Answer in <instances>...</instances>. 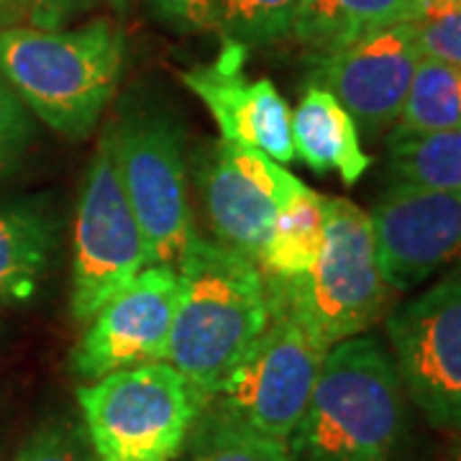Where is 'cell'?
I'll list each match as a JSON object with an SVG mask.
<instances>
[{
  "label": "cell",
  "mask_w": 461,
  "mask_h": 461,
  "mask_svg": "<svg viewBox=\"0 0 461 461\" xmlns=\"http://www.w3.org/2000/svg\"><path fill=\"white\" fill-rule=\"evenodd\" d=\"M405 438V390L390 351L362 333L330 346L287 438L293 461H397Z\"/></svg>",
  "instance_id": "1"
},
{
  "label": "cell",
  "mask_w": 461,
  "mask_h": 461,
  "mask_svg": "<svg viewBox=\"0 0 461 461\" xmlns=\"http://www.w3.org/2000/svg\"><path fill=\"white\" fill-rule=\"evenodd\" d=\"M180 303L167 346V364L208 397L247 357L269 321L262 269L218 241L195 239L177 264Z\"/></svg>",
  "instance_id": "2"
},
{
  "label": "cell",
  "mask_w": 461,
  "mask_h": 461,
  "mask_svg": "<svg viewBox=\"0 0 461 461\" xmlns=\"http://www.w3.org/2000/svg\"><path fill=\"white\" fill-rule=\"evenodd\" d=\"M123 33L108 18L77 29L0 32V75L23 105L72 141L87 139L118 90Z\"/></svg>",
  "instance_id": "3"
},
{
  "label": "cell",
  "mask_w": 461,
  "mask_h": 461,
  "mask_svg": "<svg viewBox=\"0 0 461 461\" xmlns=\"http://www.w3.org/2000/svg\"><path fill=\"white\" fill-rule=\"evenodd\" d=\"M95 461H175L203 397L167 362L141 364L77 387Z\"/></svg>",
  "instance_id": "4"
},
{
  "label": "cell",
  "mask_w": 461,
  "mask_h": 461,
  "mask_svg": "<svg viewBox=\"0 0 461 461\" xmlns=\"http://www.w3.org/2000/svg\"><path fill=\"white\" fill-rule=\"evenodd\" d=\"M267 295L269 321L262 336L205 405L236 423L287 441L308 408L329 346L300 321L280 285L267 282Z\"/></svg>",
  "instance_id": "5"
},
{
  "label": "cell",
  "mask_w": 461,
  "mask_h": 461,
  "mask_svg": "<svg viewBox=\"0 0 461 461\" xmlns=\"http://www.w3.org/2000/svg\"><path fill=\"white\" fill-rule=\"evenodd\" d=\"M267 282L280 285L300 321L329 348L372 329L395 295L379 267L369 213L344 198H326V241L311 275Z\"/></svg>",
  "instance_id": "6"
},
{
  "label": "cell",
  "mask_w": 461,
  "mask_h": 461,
  "mask_svg": "<svg viewBox=\"0 0 461 461\" xmlns=\"http://www.w3.org/2000/svg\"><path fill=\"white\" fill-rule=\"evenodd\" d=\"M118 177L154 264L177 267L198 239L180 129L159 113H123L108 129Z\"/></svg>",
  "instance_id": "7"
},
{
  "label": "cell",
  "mask_w": 461,
  "mask_h": 461,
  "mask_svg": "<svg viewBox=\"0 0 461 461\" xmlns=\"http://www.w3.org/2000/svg\"><path fill=\"white\" fill-rule=\"evenodd\" d=\"M151 262L147 239L133 215L118 177L113 144L108 131L85 172L72 244V297L69 308L85 323L121 287Z\"/></svg>",
  "instance_id": "8"
},
{
  "label": "cell",
  "mask_w": 461,
  "mask_h": 461,
  "mask_svg": "<svg viewBox=\"0 0 461 461\" xmlns=\"http://www.w3.org/2000/svg\"><path fill=\"white\" fill-rule=\"evenodd\" d=\"M387 333L405 395L430 426L461 430V272L393 311Z\"/></svg>",
  "instance_id": "9"
},
{
  "label": "cell",
  "mask_w": 461,
  "mask_h": 461,
  "mask_svg": "<svg viewBox=\"0 0 461 461\" xmlns=\"http://www.w3.org/2000/svg\"><path fill=\"white\" fill-rule=\"evenodd\" d=\"M177 303V267L149 264L85 321L72 351V372L83 382H95L121 369L165 362Z\"/></svg>",
  "instance_id": "10"
},
{
  "label": "cell",
  "mask_w": 461,
  "mask_h": 461,
  "mask_svg": "<svg viewBox=\"0 0 461 461\" xmlns=\"http://www.w3.org/2000/svg\"><path fill=\"white\" fill-rule=\"evenodd\" d=\"M369 221L382 275L395 293L461 267V193L397 182Z\"/></svg>",
  "instance_id": "11"
},
{
  "label": "cell",
  "mask_w": 461,
  "mask_h": 461,
  "mask_svg": "<svg viewBox=\"0 0 461 461\" xmlns=\"http://www.w3.org/2000/svg\"><path fill=\"white\" fill-rule=\"evenodd\" d=\"M420 57L411 21H405L315 57V83L336 95L357 126L377 133L397 121Z\"/></svg>",
  "instance_id": "12"
},
{
  "label": "cell",
  "mask_w": 461,
  "mask_h": 461,
  "mask_svg": "<svg viewBox=\"0 0 461 461\" xmlns=\"http://www.w3.org/2000/svg\"><path fill=\"white\" fill-rule=\"evenodd\" d=\"M241 44L226 39V50L211 65L193 67L180 75L182 85L213 115L226 141L259 149L280 165L295 162L293 108L269 80H247Z\"/></svg>",
  "instance_id": "13"
},
{
  "label": "cell",
  "mask_w": 461,
  "mask_h": 461,
  "mask_svg": "<svg viewBox=\"0 0 461 461\" xmlns=\"http://www.w3.org/2000/svg\"><path fill=\"white\" fill-rule=\"evenodd\" d=\"M198 185L215 241L259 264L280 203L241 169L223 139L203 151Z\"/></svg>",
  "instance_id": "14"
},
{
  "label": "cell",
  "mask_w": 461,
  "mask_h": 461,
  "mask_svg": "<svg viewBox=\"0 0 461 461\" xmlns=\"http://www.w3.org/2000/svg\"><path fill=\"white\" fill-rule=\"evenodd\" d=\"M295 157L313 172H339L346 185H357L372 159L362 149L359 126L323 85H308L293 111Z\"/></svg>",
  "instance_id": "15"
},
{
  "label": "cell",
  "mask_w": 461,
  "mask_h": 461,
  "mask_svg": "<svg viewBox=\"0 0 461 461\" xmlns=\"http://www.w3.org/2000/svg\"><path fill=\"white\" fill-rule=\"evenodd\" d=\"M57 244L54 221L33 203H0V303L32 300Z\"/></svg>",
  "instance_id": "16"
},
{
  "label": "cell",
  "mask_w": 461,
  "mask_h": 461,
  "mask_svg": "<svg viewBox=\"0 0 461 461\" xmlns=\"http://www.w3.org/2000/svg\"><path fill=\"white\" fill-rule=\"evenodd\" d=\"M420 5L423 0H303L293 33L315 57H326L364 33L412 21Z\"/></svg>",
  "instance_id": "17"
},
{
  "label": "cell",
  "mask_w": 461,
  "mask_h": 461,
  "mask_svg": "<svg viewBox=\"0 0 461 461\" xmlns=\"http://www.w3.org/2000/svg\"><path fill=\"white\" fill-rule=\"evenodd\" d=\"M326 241V198L303 187L287 200L264 244V280L295 282L311 275Z\"/></svg>",
  "instance_id": "18"
},
{
  "label": "cell",
  "mask_w": 461,
  "mask_h": 461,
  "mask_svg": "<svg viewBox=\"0 0 461 461\" xmlns=\"http://www.w3.org/2000/svg\"><path fill=\"white\" fill-rule=\"evenodd\" d=\"M461 129V67L420 57L393 133Z\"/></svg>",
  "instance_id": "19"
},
{
  "label": "cell",
  "mask_w": 461,
  "mask_h": 461,
  "mask_svg": "<svg viewBox=\"0 0 461 461\" xmlns=\"http://www.w3.org/2000/svg\"><path fill=\"white\" fill-rule=\"evenodd\" d=\"M390 172L397 182L461 193V129L436 133H393Z\"/></svg>",
  "instance_id": "20"
},
{
  "label": "cell",
  "mask_w": 461,
  "mask_h": 461,
  "mask_svg": "<svg viewBox=\"0 0 461 461\" xmlns=\"http://www.w3.org/2000/svg\"><path fill=\"white\" fill-rule=\"evenodd\" d=\"M180 461H293L287 441L236 423L203 405L182 446Z\"/></svg>",
  "instance_id": "21"
},
{
  "label": "cell",
  "mask_w": 461,
  "mask_h": 461,
  "mask_svg": "<svg viewBox=\"0 0 461 461\" xmlns=\"http://www.w3.org/2000/svg\"><path fill=\"white\" fill-rule=\"evenodd\" d=\"M303 0H215V32L251 47L272 44L295 32Z\"/></svg>",
  "instance_id": "22"
},
{
  "label": "cell",
  "mask_w": 461,
  "mask_h": 461,
  "mask_svg": "<svg viewBox=\"0 0 461 461\" xmlns=\"http://www.w3.org/2000/svg\"><path fill=\"white\" fill-rule=\"evenodd\" d=\"M11 461H95L83 418L54 415L23 438Z\"/></svg>",
  "instance_id": "23"
},
{
  "label": "cell",
  "mask_w": 461,
  "mask_h": 461,
  "mask_svg": "<svg viewBox=\"0 0 461 461\" xmlns=\"http://www.w3.org/2000/svg\"><path fill=\"white\" fill-rule=\"evenodd\" d=\"M411 26L423 57L461 67V0H423Z\"/></svg>",
  "instance_id": "24"
},
{
  "label": "cell",
  "mask_w": 461,
  "mask_h": 461,
  "mask_svg": "<svg viewBox=\"0 0 461 461\" xmlns=\"http://www.w3.org/2000/svg\"><path fill=\"white\" fill-rule=\"evenodd\" d=\"M32 136L33 123L29 108L0 75V180L21 165Z\"/></svg>",
  "instance_id": "25"
},
{
  "label": "cell",
  "mask_w": 461,
  "mask_h": 461,
  "mask_svg": "<svg viewBox=\"0 0 461 461\" xmlns=\"http://www.w3.org/2000/svg\"><path fill=\"white\" fill-rule=\"evenodd\" d=\"M21 18V26L62 29L69 21L90 11L95 0H8Z\"/></svg>",
  "instance_id": "26"
},
{
  "label": "cell",
  "mask_w": 461,
  "mask_h": 461,
  "mask_svg": "<svg viewBox=\"0 0 461 461\" xmlns=\"http://www.w3.org/2000/svg\"><path fill=\"white\" fill-rule=\"evenodd\" d=\"M151 5L177 32H215V0H151Z\"/></svg>",
  "instance_id": "27"
},
{
  "label": "cell",
  "mask_w": 461,
  "mask_h": 461,
  "mask_svg": "<svg viewBox=\"0 0 461 461\" xmlns=\"http://www.w3.org/2000/svg\"><path fill=\"white\" fill-rule=\"evenodd\" d=\"M14 26H21V18L16 16V11L8 0H0V32L14 29Z\"/></svg>",
  "instance_id": "28"
},
{
  "label": "cell",
  "mask_w": 461,
  "mask_h": 461,
  "mask_svg": "<svg viewBox=\"0 0 461 461\" xmlns=\"http://www.w3.org/2000/svg\"><path fill=\"white\" fill-rule=\"evenodd\" d=\"M111 8H113L118 16H123V14H129V8H131V0H105Z\"/></svg>",
  "instance_id": "29"
},
{
  "label": "cell",
  "mask_w": 461,
  "mask_h": 461,
  "mask_svg": "<svg viewBox=\"0 0 461 461\" xmlns=\"http://www.w3.org/2000/svg\"><path fill=\"white\" fill-rule=\"evenodd\" d=\"M451 461H461V441H459V446L454 448V456H451Z\"/></svg>",
  "instance_id": "30"
}]
</instances>
